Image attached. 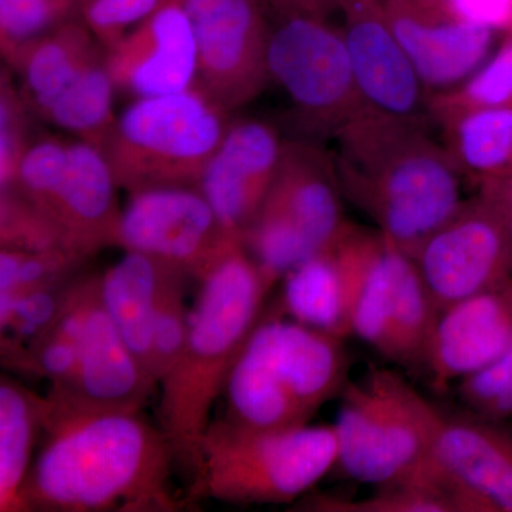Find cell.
I'll use <instances>...</instances> for the list:
<instances>
[{
    "label": "cell",
    "mask_w": 512,
    "mask_h": 512,
    "mask_svg": "<svg viewBox=\"0 0 512 512\" xmlns=\"http://www.w3.org/2000/svg\"><path fill=\"white\" fill-rule=\"evenodd\" d=\"M458 394L478 417L494 421L512 420L511 349L491 365L461 379Z\"/></svg>",
    "instance_id": "34"
},
{
    "label": "cell",
    "mask_w": 512,
    "mask_h": 512,
    "mask_svg": "<svg viewBox=\"0 0 512 512\" xmlns=\"http://www.w3.org/2000/svg\"><path fill=\"white\" fill-rule=\"evenodd\" d=\"M429 121L366 110L332 136L343 197L410 256L466 201L463 174Z\"/></svg>",
    "instance_id": "2"
},
{
    "label": "cell",
    "mask_w": 512,
    "mask_h": 512,
    "mask_svg": "<svg viewBox=\"0 0 512 512\" xmlns=\"http://www.w3.org/2000/svg\"><path fill=\"white\" fill-rule=\"evenodd\" d=\"M87 259L69 252H23L0 248V303L22 293L69 281L82 272Z\"/></svg>",
    "instance_id": "30"
},
{
    "label": "cell",
    "mask_w": 512,
    "mask_h": 512,
    "mask_svg": "<svg viewBox=\"0 0 512 512\" xmlns=\"http://www.w3.org/2000/svg\"><path fill=\"white\" fill-rule=\"evenodd\" d=\"M183 349L160 382L158 426L174 448L188 491L200 481L201 443L229 373L264 315L274 286L235 242L198 279ZM187 495V494H185Z\"/></svg>",
    "instance_id": "3"
},
{
    "label": "cell",
    "mask_w": 512,
    "mask_h": 512,
    "mask_svg": "<svg viewBox=\"0 0 512 512\" xmlns=\"http://www.w3.org/2000/svg\"><path fill=\"white\" fill-rule=\"evenodd\" d=\"M177 468L167 434L143 410L93 409L43 396L39 450L23 512H174Z\"/></svg>",
    "instance_id": "1"
},
{
    "label": "cell",
    "mask_w": 512,
    "mask_h": 512,
    "mask_svg": "<svg viewBox=\"0 0 512 512\" xmlns=\"http://www.w3.org/2000/svg\"><path fill=\"white\" fill-rule=\"evenodd\" d=\"M37 119L101 148L113 127L116 89L107 50L80 16L50 30L6 63Z\"/></svg>",
    "instance_id": "9"
},
{
    "label": "cell",
    "mask_w": 512,
    "mask_h": 512,
    "mask_svg": "<svg viewBox=\"0 0 512 512\" xmlns=\"http://www.w3.org/2000/svg\"><path fill=\"white\" fill-rule=\"evenodd\" d=\"M268 72L308 133L332 137L369 110L357 90L342 28L329 19L276 20L269 37Z\"/></svg>",
    "instance_id": "11"
},
{
    "label": "cell",
    "mask_w": 512,
    "mask_h": 512,
    "mask_svg": "<svg viewBox=\"0 0 512 512\" xmlns=\"http://www.w3.org/2000/svg\"><path fill=\"white\" fill-rule=\"evenodd\" d=\"M167 0H79V16L109 50Z\"/></svg>",
    "instance_id": "35"
},
{
    "label": "cell",
    "mask_w": 512,
    "mask_h": 512,
    "mask_svg": "<svg viewBox=\"0 0 512 512\" xmlns=\"http://www.w3.org/2000/svg\"><path fill=\"white\" fill-rule=\"evenodd\" d=\"M431 123L474 187L512 174V107L458 111Z\"/></svg>",
    "instance_id": "25"
},
{
    "label": "cell",
    "mask_w": 512,
    "mask_h": 512,
    "mask_svg": "<svg viewBox=\"0 0 512 512\" xmlns=\"http://www.w3.org/2000/svg\"><path fill=\"white\" fill-rule=\"evenodd\" d=\"M238 241L200 188L160 187L128 194L114 247L154 256L198 281Z\"/></svg>",
    "instance_id": "14"
},
{
    "label": "cell",
    "mask_w": 512,
    "mask_h": 512,
    "mask_svg": "<svg viewBox=\"0 0 512 512\" xmlns=\"http://www.w3.org/2000/svg\"><path fill=\"white\" fill-rule=\"evenodd\" d=\"M483 107H512V32L463 83L430 97L429 119Z\"/></svg>",
    "instance_id": "28"
},
{
    "label": "cell",
    "mask_w": 512,
    "mask_h": 512,
    "mask_svg": "<svg viewBox=\"0 0 512 512\" xmlns=\"http://www.w3.org/2000/svg\"><path fill=\"white\" fill-rule=\"evenodd\" d=\"M0 248L69 252L89 261L55 222L15 190L0 191Z\"/></svg>",
    "instance_id": "29"
},
{
    "label": "cell",
    "mask_w": 512,
    "mask_h": 512,
    "mask_svg": "<svg viewBox=\"0 0 512 512\" xmlns=\"http://www.w3.org/2000/svg\"><path fill=\"white\" fill-rule=\"evenodd\" d=\"M433 451L448 471L488 501L512 512V427L508 421L441 413Z\"/></svg>",
    "instance_id": "22"
},
{
    "label": "cell",
    "mask_w": 512,
    "mask_h": 512,
    "mask_svg": "<svg viewBox=\"0 0 512 512\" xmlns=\"http://www.w3.org/2000/svg\"><path fill=\"white\" fill-rule=\"evenodd\" d=\"M510 32H512V16H511V30H510ZM510 32H508V33H510Z\"/></svg>",
    "instance_id": "39"
},
{
    "label": "cell",
    "mask_w": 512,
    "mask_h": 512,
    "mask_svg": "<svg viewBox=\"0 0 512 512\" xmlns=\"http://www.w3.org/2000/svg\"><path fill=\"white\" fill-rule=\"evenodd\" d=\"M480 194L500 218L512 251V174L478 185Z\"/></svg>",
    "instance_id": "37"
},
{
    "label": "cell",
    "mask_w": 512,
    "mask_h": 512,
    "mask_svg": "<svg viewBox=\"0 0 512 512\" xmlns=\"http://www.w3.org/2000/svg\"><path fill=\"white\" fill-rule=\"evenodd\" d=\"M117 188L99 147L82 140L37 137L8 190L39 208L90 259L116 242L121 214Z\"/></svg>",
    "instance_id": "10"
},
{
    "label": "cell",
    "mask_w": 512,
    "mask_h": 512,
    "mask_svg": "<svg viewBox=\"0 0 512 512\" xmlns=\"http://www.w3.org/2000/svg\"><path fill=\"white\" fill-rule=\"evenodd\" d=\"M43 424V396L9 376L0 380V511L23 512L20 491Z\"/></svg>",
    "instance_id": "26"
},
{
    "label": "cell",
    "mask_w": 512,
    "mask_h": 512,
    "mask_svg": "<svg viewBox=\"0 0 512 512\" xmlns=\"http://www.w3.org/2000/svg\"><path fill=\"white\" fill-rule=\"evenodd\" d=\"M436 306L412 256L400 251L394 269L389 332L384 357L407 367L423 369L427 345L436 325Z\"/></svg>",
    "instance_id": "27"
},
{
    "label": "cell",
    "mask_w": 512,
    "mask_h": 512,
    "mask_svg": "<svg viewBox=\"0 0 512 512\" xmlns=\"http://www.w3.org/2000/svg\"><path fill=\"white\" fill-rule=\"evenodd\" d=\"M429 8L466 22L508 33L511 30L512 0H421Z\"/></svg>",
    "instance_id": "36"
},
{
    "label": "cell",
    "mask_w": 512,
    "mask_h": 512,
    "mask_svg": "<svg viewBox=\"0 0 512 512\" xmlns=\"http://www.w3.org/2000/svg\"><path fill=\"white\" fill-rule=\"evenodd\" d=\"M284 138L264 120L231 121L200 188L229 234L241 238L274 183Z\"/></svg>",
    "instance_id": "20"
},
{
    "label": "cell",
    "mask_w": 512,
    "mask_h": 512,
    "mask_svg": "<svg viewBox=\"0 0 512 512\" xmlns=\"http://www.w3.org/2000/svg\"><path fill=\"white\" fill-rule=\"evenodd\" d=\"M116 93L133 97L184 92L197 79V43L181 0H167L107 50Z\"/></svg>",
    "instance_id": "17"
},
{
    "label": "cell",
    "mask_w": 512,
    "mask_h": 512,
    "mask_svg": "<svg viewBox=\"0 0 512 512\" xmlns=\"http://www.w3.org/2000/svg\"><path fill=\"white\" fill-rule=\"evenodd\" d=\"M342 32L357 90L369 110L429 119L430 93L377 0H340Z\"/></svg>",
    "instance_id": "16"
},
{
    "label": "cell",
    "mask_w": 512,
    "mask_h": 512,
    "mask_svg": "<svg viewBox=\"0 0 512 512\" xmlns=\"http://www.w3.org/2000/svg\"><path fill=\"white\" fill-rule=\"evenodd\" d=\"M79 16V0H0V49L5 63L37 37Z\"/></svg>",
    "instance_id": "31"
},
{
    "label": "cell",
    "mask_w": 512,
    "mask_h": 512,
    "mask_svg": "<svg viewBox=\"0 0 512 512\" xmlns=\"http://www.w3.org/2000/svg\"><path fill=\"white\" fill-rule=\"evenodd\" d=\"M332 153L311 140H286L274 183L241 235L272 286L328 248L348 224Z\"/></svg>",
    "instance_id": "7"
},
{
    "label": "cell",
    "mask_w": 512,
    "mask_h": 512,
    "mask_svg": "<svg viewBox=\"0 0 512 512\" xmlns=\"http://www.w3.org/2000/svg\"><path fill=\"white\" fill-rule=\"evenodd\" d=\"M375 228L348 222L332 245L285 275L282 309L336 338L353 336V311Z\"/></svg>",
    "instance_id": "18"
},
{
    "label": "cell",
    "mask_w": 512,
    "mask_h": 512,
    "mask_svg": "<svg viewBox=\"0 0 512 512\" xmlns=\"http://www.w3.org/2000/svg\"><path fill=\"white\" fill-rule=\"evenodd\" d=\"M197 43L194 86L222 109L251 103L271 80L264 0H181Z\"/></svg>",
    "instance_id": "12"
},
{
    "label": "cell",
    "mask_w": 512,
    "mask_h": 512,
    "mask_svg": "<svg viewBox=\"0 0 512 512\" xmlns=\"http://www.w3.org/2000/svg\"><path fill=\"white\" fill-rule=\"evenodd\" d=\"M441 413L399 373L372 367L343 389L336 464L360 483H390L433 453Z\"/></svg>",
    "instance_id": "8"
},
{
    "label": "cell",
    "mask_w": 512,
    "mask_h": 512,
    "mask_svg": "<svg viewBox=\"0 0 512 512\" xmlns=\"http://www.w3.org/2000/svg\"><path fill=\"white\" fill-rule=\"evenodd\" d=\"M188 276H181L168 286L154 318L150 340V375L160 386L183 349L190 326L191 312L185 303Z\"/></svg>",
    "instance_id": "33"
},
{
    "label": "cell",
    "mask_w": 512,
    "mask_h": 512,
    "mask_svg": "<svg viewBox=\"0 0 512 512\" xmlns=\"http://www.w3.org/2000/svg\"><path fill=\"white\" fill-rule=\"evenodd\" d=\"M437 312L512 281L510 242L480 194L424 239L412 255Z\"/></svg>",
    "instance_id": "15"
},
{
    "label": "cell",
    "mask_w": 512,
    "mask_h": 512,
    "mask_svg": "<svg viewBox=\"0 0 512 512\" xmlns=\"http://www.w3.org/2000/svg\"><path fill=\"white\" fill-rule=\"evenodd\" d=\"M299 507L323 512H495L493 505L448 471L434 451L403 476L379 485L372 497L348 500L318 494Z\"/></svg>",
    "instance_id": "23"
},
{
    "label": "cell",
    "mask_w": 512,
    "mask_h": 512,
    "mask_svg": "<svg viewBox=\"0 0 512 512\" xmlns=\"http://www.w3.org/2000/svg\"><path fill=\"white\" fill-rule=\"evenodd\" d=\"M201 461L187 504H291L336 466L338 436L335 426L255 430L222 417L205 431Z\"/></svg>",
    "instance_id": "5"
},
{
    "label": "cell",
    "mask_w": 512,
    "mask_h": 512,
    "mask_svg": "<svg viewBox=\"0 0 512 512\" xmlns=\"http://www.w3.org/2000/svg\"><path fill=\"white\" fill-rule=\"evenodd\" d=\"M264 2L275 20L292 18V16L329 19V15L340 8V0H264Z\"/></svg>",
    "instance_id": "38"
},
{
    "label": "cell",
    "mask_w": 512,
    "mask_h": 512,
    "mask_svg": "<svg viewBox=\"0 0 512 512\" xmlns=\"http://www.w3.org/2000/svg\"><path fill=\"white\" fill-rule=\"evenodd\" d=\"M101 274L82 272L67 293L63 311L79 343L74 375L49 393L93 409L143 410L158 384L128 349L101 296Z\"/></svg>",
    "instance_id": "13"
},
{
    "label": "cell",
    "mask_w": 512,
    "mask_h": 512,
    "mask_svg": "<svg viewBox=\"0 0 512 512\" xmlns=\"http://www.w3.org/2000/svg\"><path fill=\"white\" fill-rule=\"evenodd\" d=\"M181 276L188 275L177 266L154 256L131 251H127L117 264L101 274L104 306L128 349L148 375L151 328L158 305L168 286ZM150 377L153 379V376Z\"/></svg>",
    "instance_id": "24"
},
{
    "label": "cell",
    "mask_w": 512,
    "mask_h": 512,
    "mask_svg": "<svg viewBox=\"0 0 512 512\" xmlns=\"http://www.w3.org/2000/svg\"><path fill=\"white\" fill-rule=\"evenodd\" d=\"M32 117L18 84L10 70L2 69L0 79V191L8 190L15 181L20 161L36 137L32 133Z\"/></svg>",
    "instance_id": "32"
},
{
    "label": "cell",
    "mask_w": 512,
    "mask_h": 512,
    "mask_svg": "<svg viewBox=\"0 0 512 512\" xmlns=\"http://www.w3.org/2000/svg\"><path fill=\"white\" fill-rule=\"evenodd\" d=\"M200 87L133 100L101 151L121 190L198 187L231 119Z\"/></svg>",
    "instance_id": "6"
},
{
    "label": "cell",
    "mask_w": 512,
    "mask_h": 512,
    "mask_svg": "<svg viewBox=\"0 0 512 512\" xmlns=\"http://www.w3.org/2000/svg\"><path fill=\"white\" fill-rule=\"evenodd\" d=\"M512 346V281L454 303L437 316L423 369L437 390L473 375Z\"/></svg>",
    "instance_id": "21"
},
{
    "label": "cell",
    "mask_w": 512,
    "mask_h": 512,
    "mask_svg": "<svg viewBox=\"0 0 512 512\" xmlns=\"http://www.w3.org/2000/svg\"><path fill=\"white\" fill-rule=\"evenodd\" d=\"M377 2L430 97L463 83L497 47L498 30L450 18L421 0Z\"/></svg>",
    "instance_id": "19"
},
{
    "label": "cell",
    "mask_w": 512,
    "mask_h": 512,
    "mask_svg": "<svg viewBox=\"0 0 512 512\" xmlns=\"http://www.w3.org/2000/svg\"><path fill=\"white\" fill-rule=\"evenodd\" d=\"M342 340L264 313L229 373L224 417L255 430L306 426L348 384Z\"/></svg>",
    "instance_id": "4"
}]
</instances>
